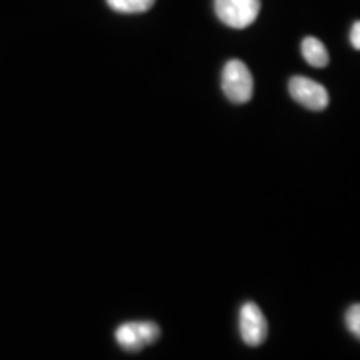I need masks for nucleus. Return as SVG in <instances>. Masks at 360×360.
Returning <instances> with one entry per match:
<instances>
[{"label":"nucleus","mask_w":360,"mask_h":360,"mask_svg":"<svg viewBox=\"0 0 360 360\" xmlns=\"http://www.w3.org/2000/svg\"><path fill=\"white\" fill-rule=\"evenodd\" d=\"M222 92L234 104H245L252 98L255 80L248 66L240 60H231L222 70Z\"/></svg>","instance_id":"f257e3e1"},{"label":"nucleus","mask_w":360,"mask_h":360,"mask_svg":"<svg viewBox=\"0 0 360 360\" xmlns=\"http://www.w3.org/2000/svg\"><path fill=\"white\" fill-rule=\"evenodd\" d=\"M214 11L220 22L240 30L258 18L260 0H214Z\"/></svg>","instance_id":"f03ea898"},{"label":"nucleus","mask_w":360,"mask_h":360,"mask_svg":"<svg viewBox=\"0 0 360 360\" xmlns=\"http://www.w3.org/2000/svg\"><path fill=\"white\" fill-rule=\"evenodd\" d=\"M116 342L129 352H136L160 338V328L156 322H124L116 328Z\"/></svg>","instance_id":"7ed1b4c3"},{"label":"nucleus","mask_w":360,"mask_h":360,"mask_svg":"<svg viewBox=\"0 0 360 360\" xmlns=\"http://www.w3.org/2000/svg\"><path fill=\"white\" fill-rule=\"evenodd\" d=\"M288 92L295 98L296 103L302 104L304 108L321 112L328 106V90L324 89L322 84H319L316 80L307 77H295L290 78L288 82Z\"/></svg>","instance_id":"20e7f679"},{"label":"nucleus","mask_w":360,"mask_h":360,"mask_svg":"<svg viewBox=\"0 0 360 360\" xmlns=\"http://www.w3.org/2000/svg\"><path fill=\"white\" fill-rule=\"evenodd\" d=\"M238 326H240V336L248 347H260L266 335H269V322L264 319L262 310L258 309L255 302H245L240 309V319H238Z\"/></svg>","instance_id":"39448f33"},{"label":"nucleus","mask_w":360,"mask_h":360,"mask_svg":"<svg viewBox=\"0 0 360 360\" xmlns=\"http://www.w3.org/2000/svg\"><path fill=\"white\" fill-rule=\"evenodd\" d=\"M300 51H302L304 60L310 66H314V68H324V66L328 65V60H330L326 46L319 39H314V37H307V39L302 40Z\"/></svg>","instance_id":"423d86ee"},{"label":"nucleus","mask_w":360,"mask_h":360,"mask_svg":"<svg viewBox=\"0 0 360 360\" xmlns=\"http://www.w3.org/2000/svg\"><path fill=\"white\" fill-rule=\"evenodd\" d=\"M108 6L122 14H141L153 8L155 0H106Z\"/></svg>","instance_id":"0eeeda50"},{"label":"nucleus","mask_w":360,"mask_h":360,"mask_svg":"<svg viewBox=\"0 0 360 360\" xmlns=\"http://www.w3.org/2000/svg\"><path fill=\"white\" fill-rule=\"evenodd\" d=\"M345 324H347L348 333L360 340V304L348 307L347 314H345Z\"/></svg>","instance_id":"6e6552de"},{"label":"nucleus","mask_w":360,"mask_h":360,"mask_svg":"<svg viewBox=\"0 0 360 360\" xmlns=\"http://www.w3.org/2000/svg\"><path fill=\"white\" fill-rule=\"evenodd\" d=\"M350 44H352V49L360 51V20H356L350 28Z\"/></svg>","instance_id":"1a4fd4ad"}]
</instances>
